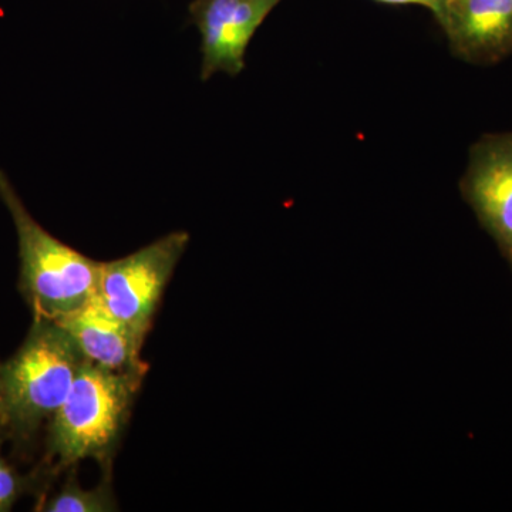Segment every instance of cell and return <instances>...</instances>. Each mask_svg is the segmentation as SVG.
Here are the masks:
<instances>
[{"label": "cell", "instance_id": "cell-6", "mask_svg": "<svg viewBox=\"0 0 512 512\" xmlns=\"http://www.w3.org/2000/svg\"><path fill=\"white\" fill-rule=\"evenodd\" d=\"M282 0H192L190 18L201 35V80L238 76L256 30Z\"/></svg>", "mask_w": 512, "mask_h": 512}, {"label": "cell", "instance_id": "cell-9", "mask_svg": "<svg viewBox=\"0 0 512 512\" xmlns=\"http://www.w3.org/2000/svg\"><path fill=\"white\" fill-rule=\"evenodd\" d=\"M113 487H111L110 474L104 478L103 483L86 490L77 483L74 476L67 478L55 494L39 498L35 510L42 512H111L119 510Z\"/></svg>", "mask_w": 512, "mask_h": 512}, {"label": "cell", "instance_id": "cell-2", "mask_svg": "<svg viewBox=\"0 0 512 512\" xmlns=\"http://www.w3.org/2000/svg\"><path fill=\"white\" fill-rule=\"evenodd\" d=\"M86 362L72 336L55 320L33 318L15 355L0 362L2 433L28 444L60 409Z\"/></svg>", "mask_w": 512, "mask_h": 512}, {"label": "cell", "instance_id": "cell-4", "mask_svg": "<svg viewBox=\"0 0 512 512\" xmlns=\"http://www.w3.org/2000/svg\"><path fill=\"white\" fill-rule=\"evenodd\" d=\"M188 244V232H171L124 258L101 262L97 298L107 311L146 339Z\"/></svg>", "mask_w": 512, "mask_h": 512}, {"label": "cell", "instance_id": "cell-1", "mask_svg": "<svg viewBox=\"0 0 512 512\" xmlns=\"http://www.w3.org/2000/svg\"><path fill=\"white\" fill-rule=\"evenodd\" d=\"M147 372L148 366L114 372L84 362L46 426V460L37 471L52 477L86 458L110 467Z\"/></svg>", "mask_w": 512, "mask_h": 512}, {"label": "cell", "instance_id": "cell-5", "mask_svg": "<svg viewBox=\"0 0 512 512\" xmlns=\"http://www.w3.org/2000/svg\"><path fill=\"white\" fill-rule=\"evenodd\" d=\"M460 192L512 271V131L471 146Z\"/></svg>", "mask_w": 512, "mask_h": 512}, {"label": "cell", "instance_id": "cell-8", "mask_svg": "<svg viewBox=\"0 0 512 512\" xmlns=\"http://www.w3.org/2000/svg\"><path fill=\"white\" fill-rule=\"evenodd\" d=\"M55 322L72 336L86 362L114 372L147 366L140 359L146 339L107 311L96 295L82 308Z\"/></svg>", "mask_w": 512, "mask_h": 512}, {"label": "cell", "instance_id": "cell-3", "mask_svg": "<svg viewBox=\"0 0 512 512\" xmlns=\"http://www.w3.org/2000/svg\"><path fill=\"white\" fill-rule=\"evenodd\" d=\"M0 200L18 234L19 288L33 318L59 320L96 295L101 262L64 244L30 215L8 175L0 170Z\"/></svg>", "mask_w": 512, "mask_h": 512}, {"label": "cell", "instance_id": "cell-7", "mask_svg": "<svg viewBox=\"0 0 512 512\" xmlns=\"http://www.w3.org/2000/svg\"><path fill=\"white\" fill-rule=\"evenodd\" d=\"M437 23L464 62L491 66L512 55V0H447Z\"/></svg>", "mask_w": 512, "mask_h": 512}, {"label": "cell", "instance_id": "cell-12", "mask_svg": "<svg viewBox=\"0 0 512 512\" xmlns=\"http://www.w3.org/2000/svg\"><path fill=\"white\" fill-rule=\"evenodd\" d=\"M2 423H3L2 394H0V431H2Z\"/></svg>", "mask_w": 512, "mask_h": 512}, {"label": "cell", "instance_id": "cell-11", "mask_svg": "<svg viewBox=\"0 0 512 512\" xmlns=\"http://www.w3.org/2000/svg\"><path fill=\"white\" fill-rule=\"evenodd\" d=\"M373 2L390 6H423V8L429 9L436 22H439L444 8H446L447 0H373Z\"/></svg>", "mask_w": 512, "mask_h": 512}, {"label": "cell", "instance_id": "cell-10", "mask_svg": "<svg viewBox=\"0 0 512 512\" xmlns=\"http://www.w3.org/2000/svg\"><path fill=\"white\" fill-rule=\"evenodd\" d=\"M5 440V434L0 431V512L12 511L23 495L42 490L45 485V478L40 476L39 471L23 476L9 463L8 458L3 456Z\"/></svg>", "mask_w": 512, "mask_h": 512}]
</instances>
